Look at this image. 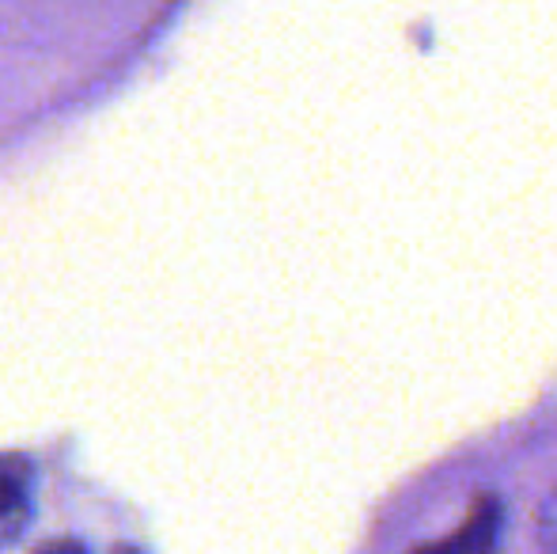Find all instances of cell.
<instances>
[{
	"instance_id": "obj_1",
	"label": "cell",
	"mask_w": 557,
	"mask_h": 554,
	"mask_svg": "<svg viewBox=\"0 0 557 554\" xmlns=\"http://www.w3.org/2000/svg\"><path fill=\"white\" fill-rule=\"evenodd\" d=\"M35 517V475L23 456H0V547L23 540Z\"/></svg>"
},
{
	"instance_id": "obj_2",
	"label": "cell",
	"mask_w": 557,
	"mask_h": 554,
	"mask_svg": "<svg viewBox=\"0 0 557 554\" xmlns=\"http://www.w3.org/2000/svg\"><path fill=\"white\" fill-rule=\"evenodd\" d=\"M539 547L557 551V490L546 497L543 509H539Z\"/></svg>"
}]
</instances>
